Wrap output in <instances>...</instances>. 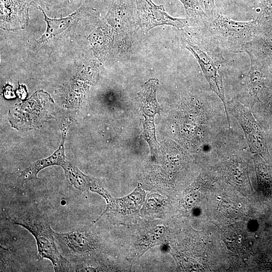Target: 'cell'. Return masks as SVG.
Returning <instances> with one entry per match:
<instances>
[{"mask_svg": "<svg viewBox=\"0 0 272 272\" xmlns=\"http://www.w3.org/2000/svg\"><path fill=\"white\" fill-rule=\"evenodd\" d=\"M180 30L182 45L194 56L210 87L222 101L229 122L223 83V51L203 27L201 21Z\"/></svg>", "mask_w": 272, "mask_h": 272, "instance_id": "cell-1", "label": "cell"}, {"mask_svg": "<svg viewBox=\"0 0 272 272\" xmlns=\"http://www.w3.org/2000/svg\"><path fill=\"white\" fill-rule=\"evenodd\" d=\"M202 24L223 52H244L245 47L259 29L257 19L252 21H235L217 11L206 17Z\"/></svg>", "mask_w": 272, "mask_h": 272, "instance_id": "cell-2", "label": "cell"}, {"mask_svg": "<svg viewBox=\"0 0 272 272\" xmlns=\"http://www.w3.org/2000/svg\"><path fill=\"white\" fill-rule=\"evenodd\" d=\"M12 222L27 229L34 237L39 259L50 260L55 271L70 270V261L60 253L52 229L41 215L26 212L14 217Z\"/></svg>", "mask_w": 272, "mask_h": 272, "instance_id": "cell-3", "label": "cell"}, {"mask_svg": "<svg viewBox=\"0 0 272 272\" xmlns=\"http://www.w3.org/2000/svg\"><path fill=\"white\" fill-rule=\"evenodd\" d=\"M52 232L59 250L67 259L83 263L98 254L100 249L98 238L87 229L80 228L65 233L52 230Z\"/></svg>", "mask_w": 272, "mask_h": 272, "instance_id": "cell-4", "label": "cell"}, {"mask_svg": "<svg viewBox=\"0 0 272 272\" xmlns=\"http://www.w3.org/2000/svg\"><path fill=\"white\" fill-rule=\"evenodd\" d=\"M228 105L242 127L250 152L268 159L269 157L268 137L250 109L235 100L231 101Z\"/></svg>", "mask_w": 272, "mask_h": 272, "instance_id": "cell-5", "label": "cell"}, {"mask_svg": "<svg viewBox=\"0 0 272 272\" xmlns=\"http://www.w3.org/2000/svg\"><path fill=\"white\" fill-rule=\"evenodd\" d=\"M135 4L137 24L145 33L161 25H169L180 30L191 24L192 21L189 19L171 16L163 5H157L152 0H135Z\"/></svg>", "mask_w": 272, "mask_h": 272, "instance_id": "cell-6", "label": "cell"}, {"mask_svg": "<svg viewBox=\"0 0 272 272\" xmlns=\"http://www.w3.org/2000/svg\"><path fill=\"white\" fill-rule=\"evenodd\" d=\"M102 196L106 201V207L99 217L106 215L116 220L126 221L139 216L145 200L146 193L139 184L132 192L122 197H114L108 191Z\"/></svg>", "mask_w": 272, "mask_h": 272, "instance_id": "cell-7", "label": "cell"}, {"mask_svg": "<svg viewBox=\"0 0 272 272\" xmlns=\"http://www.w3.org/2000/svg\"><path fill=\"white\" fill-rule=\"evenodd\" d=\"M106 19L112 27L123 48L130 47L132 22V9L128 0H114Z\"/></svg>", "mask_w": 272, "mask_h": 272, "instance_id": "cell-8", "label": "cell"}, {"mask_svg": "<svg viewBox=\"0 0 272 272\" xmlns=\"http://www.w3.org/2000/svg\"><path fill=\"white\" fill-rule=\"evenodd\" d=\"M251 63L246 80L245 95L251 107L271 82L270 80L271 60L266 57L249 55Z\"/></svg>", "mask_w": 272, "mask_h": 272, "instance_id": "cell-9", "label": "cell"}, {"mask_svg": "<svg viewBox=\"0 0 272 272\" xmlns=\"http://www.w3.org/2000/svg\"><path fill=\"white\" fill-rule=\"evenodd\" d=\"M165 230L164 225L157 224L150 226L139 232L134 240L131 257L135 260L149 249L164 242Z\"/></svg>", "mask_w": 272, "mask_h": 272, "instance_id": "cell-10", "label": "cell"}, {"mask_svg": "<svg viewBox=\"0 0 272 272\" xmlns=\"http://www.w3.org/2000/svg\"><path fill=\"white\" fill-rule=\"evenodd\" d=\"M64 135L62 137L59 148L51 155L44 159L38 160L20 172V179L22 183L37 178V174L42 169L50 166L57 165L63 167L69 162L66 160L64 148Z\"/></svg>", "mask_w": 272, "mask_h": 272, "instance_id": "cell-11", "label": "cell"}, {"mask_svg": "<svg viewBox=\"0 0 272 272\" xmlns=\"http://www.w3.org/2000/svg\"><path fill=\"white\" fill-rule=\"evenodd\" d=\"M63 169L71 184L77 189L81 191L89 190L100 195L105 189L99 180L85 175L69 162Z\"/></svg>", "mask_w": 272, "mask_h": 272, "instance_id": "cell-12", "label": "cell"}, {"mask_svg": "<svg viewBox=\"0 0 272 272\" xmlns=\"http://www.w3.org/2000/svg\"><path fill=\"white\" fill-rule=\"evenodd\" d=\"M43 14L44 20L46 21L47 26L45 32L37 40L39 43H43L47 41L49 39L62 32L76 21L78 16L79 15L81 9L74 12L71 15L59 19H50L48 18L43 10L39 6L35 5Z\"/></svg>", "mask_w": 272, "mask_h": 272, "instance_id": "cell-13", "label": "cell"}, {"mask_svg": "<svg viewBox=\"0 0 272 272\" xmlns=\"http://www.w3.org/2000/svg\"><path fill=\"white\" fill-rule=\"evenodd\" d=\"M167 203L166 198L162 195L150 194L145 198L140 214L147 218H160L165 214Z\"/></svg>", "mask_w": 272, "mask_h": 272, "instance_id": "cell-14", "label": "cell"}, {"mask_svg": "<svg viewBox=\"0 0 272 272\" xmlns=\"http://www.w3.org/2000/svg\"><path fill=\"white\" fill-rule=\"evenodd\" d=\"M256 103L258 104L259 111L265 123L264 125L268 131V139L270 138L272 142V82L260 95Z\"/></svg>", "mask_w": 272, "mask_h": 272, "instance_id": "cell-15", "label": "cell"}, {"mask_svg": "<svg viewBox=\"0 0 272 272\" xmlns=\"http://www.w3.org/2000/svg\"><path fill=\"white\" fill-rule=\"evenodd\" d=\"M255 169L258 188L264 196L272 195V175L267 165L261 160L260 156L254 155Z\"/></svg>", "mask_w": 272, "mask_h": 272, "instance_id": "cell-16", "label": "cell"}, {"mask_svg": "<svg viewBox=\"0 0 272 272\" xmlns=\"http://www.w3.org/2000/svg\"><path fill=\"white\" fill-rule=\"evenodd\" d=\"M88 39L92 45L94 53L98 57H103L109 43L110 37L108 32L101 27L98 28L89 36Z\"/></svg>", "mask_w": 272, "mask_h": 272, "instance_id": "cell-17", "label": "cell"}, {"mask_svg": "<svg viewBox=\"0 0 272 272\" xmlns=\"http://www.w3.org/2000/svg\"><path fill=\"white\" fill-rule=\"evenodd\" d=\"M202 183V178L199 176L189 187L182 201L185 209H190L198 203L201 196L200 187Z\"/></svg>", "mask_w": 272, "mask_h": 272, "instance_id": "cell-18", "label": "cell"}, {"mask_svg": "<svg viewBox=\"0 0 272 272\" xmlns=\"http://www.w3.org/2000/svg\"><path fill=\"white\" fill-rule=\"evenodd\" d=\"M183 5L187 18L193 21L202 20L206 15L199 0H179Z\"/></svg>", "mask_w": 272, "mask_h": 272, "instance_id": "cell-19", "label": "cell"}, {"mask_svg": "<svg viewBox=\"0 0 272 272\" xmlns=\"http://www.w3.org/2000/svg\"><path fill=\"white\" fill-rule=\"evenodd\" d=\"M223 239L229 248L232 251H238L244 247L245 238L238 231L228 230L223 234Z\"/></svg>", "mask_w": 272, "mask_h": 272, "instance_id": "cell-20", "label": "cell"}, {"mask_svg": "<svg viewBox=\"0 0 272 272\" xmlns=\"http://www.w3.org/2000/svg\"><path fill=\"white\" fill-rule=\"evenodd\" d=\"M207 17L212 16L216 11L215 0H199Z\"/></svg>", "mask_w": 272, "mask_h": 272, "instance_id": "cell-21", "label": "cell"}, {"mask_svg": "<svg viewBox=\"0 0 272 272\" xmlns=\"http://www.w3.org/2000/svg\"><path fill=\"white\" fill-rule=\"evenodd\" d=\"M262 10L263 14H267L272 11V0H262Z\"/></svg>", "mask_w": 272, "mask_h": 272, "instance_id": "cell-22", "label": "cell"}, {"mask_svg": "<svg viewBox=\"0 0 272 272\" xmlns=\"http://www.w3.org/2000/svg\"><path fill=\"white\" fill-rule=\"evenodd\" d=\"M48 1H49L50 2H52L51 3H59V1H61V0H48Z\"/></svg>", "mask_w": 272, "mask_h": 272, "instance_id": "cell-23", "label": "cell"}]
</instances>
